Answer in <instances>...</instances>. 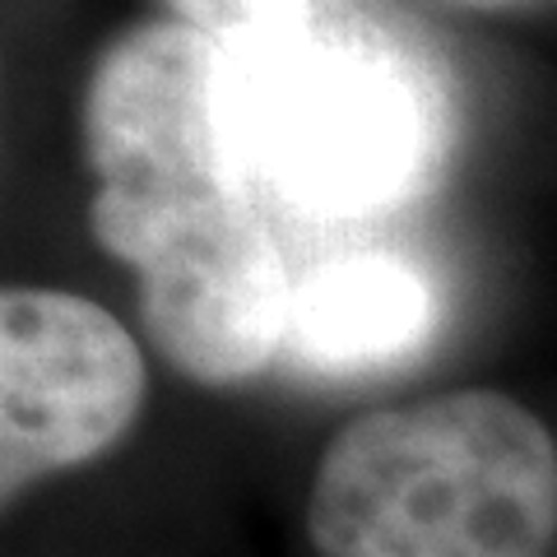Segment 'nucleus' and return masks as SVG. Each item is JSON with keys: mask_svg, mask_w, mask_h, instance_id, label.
<instances>
[{"mask_svg": "<svg viewBox=\"0 0 557 557\" xmlns=\"http://www.w3.org/2000/svg\"><path fill=\"white\" fill-rule=\"evenodd\" d=\"M251 190L298 219H376L437 186L456 116L437 61L372 14L223 47Z\"/></svg>", "mask_w": 557, "mask_h": 557, "instance_id": "f257e3e1", "label": "nucleus"}, {"mask_svg": "<svg viewBox=\"0 0 557 557\" xmlns=\"http://www.w3.org/2000/svg\"><path fill=\"white\" fill-rule=\"evenodd\" d=\"M317 557H553L557 442L502 391L358 413L307 493Z\"/></svg>", "mask_w": 557, "mask_h": 557, "instance_id": "f03ea898", "label": "nucleus"}, {"mask_svg": "<svg viewBox=\"0 0 557 557\" xmlns=\"http://www.w3.org/2000/svg\"><path fill=\"white\" fill-rule=\"evenodd\" d=\"M89 228L108 256L186 219L256 205L223 116V47L182 20L121 33L84 89Z\"/></svg>", "mask_w": 557, "mask_h": 557, "instance_id": "7ed1b4c3", "label": "nucleus"}, {"mask_svg": "<svg viewBox=\"0 0 557 557\" xmlns=\"http://www.w3.org/2000/svg\"><path fill=\"white\" fill-rule=\"evenodd\" d=\"M139 344L108 307L65 288L0 298V493L14 502L126 437L145 409Z\"/></svg>", "mask_w": 557, "mask_h": 557, "instance_id": "20e7f679", "label": "nucleus"}, {"mask_svg": "<svg viewBox=\"0 0 557 557\" xmlns=\"http://www.w3.org/2000/svg\"><path fill=\"white\" fill-rule=\"evenodd\" d=\"M139 278L153 348L200 386H242L284 358L293 284L256 205L186 219L116 256Z\"/></svg>", "mask_w": 557, "mask_h": 557, "instance_id": "39448f33", "label": "nucleus"}, {"mask_svg": "<svg viewBox=\"0 0 557 557\" xmlns=\"http://www.w3.org/2000/svg\"><path fill=\"white\" fill-rule=\"evenodd\" d=\"M442 325L432 278L391 251H354L293 284L284 358L317 376H372L413 362Z\"/></svg>", "mask_w": 557, "mask_h": 557, "instance_id": "423d86ee", "label": "nucleus"}, {"mask_svg": "<svg viewBox=\"0 0 557 557\" xmlns=\"http://www.w3.org/2000/svg\"><path fill=\"white\" fill-rule=\"evenodd\" d=\"M177 20L209 33L219 47L265 38V33H293L311 24H330L362 10L358 0H168Z\"/></svg>", "mask_w": 557, "mask_h": 557, "instance_id": "0eeeda50", "label": "nucleus"}, {"mask_svg": "<svg viewBox=\"0 0 557 557\" xmlns=\"http://www.w3.org/2000/svg\"><path fill=\"white\" fill-rule=\"evenodd\" d=\"M479 5H507V0H479Z\"/></svg>", "mask_w": 557, "mask_h": 557, "instance_id": "6e6552de", "label": "nucleus"}]
</instances>
